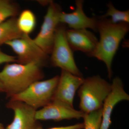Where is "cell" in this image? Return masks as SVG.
<instances>
[{
    "label": "cell",
    "instance_id": "obj_7",
    "mask_svg": "<svg viewBox=\"0 0 129 129\" xmlns=\"http://www.w3.org/2000/svg\"><path fill=\"white\" fill-rule=\"evenodd\" d=\"M5 44L17 54L18 63L25 64L34 62L42 67L48 60V54L44 52L27 35L8 41Z\"/></svg>",
    "mask_w": 129,
    "mask_h": 129
},
{
    "label": "cell",
    "instance_id": "obj_2",
    "mask_svg": "<svg viewBox=\"0 0 129 129\" xmlns=\"http://www.w3.org/2000/svg\"><path fill=\"white\" fill-rule=\"evenodd\" d=\"M41 65L36 63L27 64L8 63L0 72V81L7 97L23 91L32 84L44 77Z\"/></svg>",
    "mask_w": 129,
    "mask_h": 129
},
{
    "label": "cell",
    "instance_id": "obj_4",
    "mask_svg": "<svg viewBox=\"0 0 129 129\" xmlns=\"http://www.w3.org/2000/svg\"><path fill=\"white\" fill-rule=\"evenodd\" d=\"M59 76L36 81L23 91L10 98V101L22 102L37 109L44 107L53 100Z\"/></svg>",
    "mask_w": 129,
    "mask_h": 129
},
{
    "label": "cell",
    "instance_id": "obj_20",
    "mask_svg": "<svg viewBox=\"0 0 129 129\" xmlns=\"http://www.w3.org/2000/svg\"><path fill=\"white\" fill-rule=\"evenodd\" d=\"M84 127L83 123H78L69 126L52 127L48 129H84Z\"/></svg>",
    "mask_w": 129,
    "mask_h": 129
},
{
    "label": "cell",
    "instance_id": "obj_3",
    "mask_svg": "<svg viewBox=\"0 0 129 129\" xmlns=\"http://www.w3.org/2000/svg\"><path fill=\"white\" fill-rule=\"evenodd\" d=\"M111 88V84L100 76L84 79L78 91L80 111L87 114L101 109Z\"/></svg>",
    "mask_w": 129,
    "mask_h": 129
},
{
    "label": "cell",
    "instance_id": "obj_9",
    "mask_svg": "<svg viewBox=\"0 0 129 129\" xmlns=\"http://www.w3.org/2000/svg\"><path fill=\"white\" fill-rule=\"evenodd\" d=\"M84 80L83 77L61 70L52 101L73 107L75 95Z\"/></svg>",
    "mask_w": 129,
    "mask_h": 129
},
{
    "label": "cell",
    "instance_id": "obj_6",
    "mask_svg": "<svg viewBox=\"0 0 129 129\" xmlns=\"http://www.w3.org/2000/svg\"><path fill=\"white\" fill-rule=\"evenodd\" d=\"M61 11L58 5L51 2L40 32L33 39L35 43L47 54L51 53L56 30L60 24L59 19Z\"/></svg>",
    "mask_w": 129,
    "mask_h": 129
},
{
    "label": "cell",
    "instance_id": "obj_18",
    "mask_svg": "<svg viewBox=\"0 0 129 129\" xmlns=\"http://www.w3.org/2000/svg\"><path fill=\"white\" fill-rule=\"evenodd\" d=\"M84 128L100 129L102 120V109L89 113L84 114Z\"/></svg>",
    "mask_w": 129,
    "mask_h": 129
},
{
    "label": "cell",
    "instance_id": "obj_21",
    "mask_svg": "<svg viewBox=\"0 0 129 129\" xmlns=\"http://www.w3.org/2000/svg\"><path fill=\"white\" fill-rule=\"evenodd\" d=\"M0 92H4V88L2 83L0 81Z\"/></svg>",
    "mask_w": 129,
    "mask_h": 129
},
{
    "label": "cell",
    "instance_id": "obj_23",
    "mask_svg": "<svg viewBox=\"0 0 129 129\" xmlns=\"http://www.w3.org/2000/svg\"><path fill=\"white\" fill-rule=\"evenodd\" d=\"M36 129H43V128H42V126H41V127H39V128H37Z\"/></svg>",
    "mask_w": 129,
    "mask_h": 129
},
{
    "label": "cell",
    "instance_id": "obj_13",
    "mask_svg": "<svg viewBox=\"0 0 129 129\" xmlns=\"http://www.w3.org/2000/svg\"><path fill=\"white\" fill-rule=\"evenodd\" d=\"M67 41L73 51H80L89 56L95 50L98 40L87 29H66Z\"/></svg>",
    "mask_w": 129,
    "mask_h": 129
},
{
    "label": "cell",
    "instance_id": "obj_17",
    "mask_svg": "<svg viewBox=\"0 0 129 129\" xmlns=\"http://www.w3.org/2000/svg\"><path fill=\"white\" fill-rule=\"evenodd\" d=\"M16 5L8 0H0V24L11 18L15 17L18 13Z\"/></svg>",
    "mask_w": 129,
    "mask_h": 129
},
{
    "label": "cell",
    "instance_id": "obj_11",
    "mask_svg": "<svg viewBox=\"0 0 129 129\" xmlns=\"http://www.w3.org/2000/svg\"><path fill=\"white\" fill-rule=\"evenodd\" d=\"M111 92L106 98L102 108V120L100 129H109L111 124V115L116 104L123 101H128L129 95L125 91L121 79H113Z\"/></svg>",
    "mask_w": 129,
    "mask_h": 129
},
{
    "label": "cell",
    "instance_id": "obj_5",
    "mask_svg": "<svg viewBox=\"0 0 129 129\" xmlns=\"http://www.w3.org/2000/svg\"><path fill=\"white\" fill-rule=\"evenodd\" d=\"M66 30L63 25L58 26L51 53V63L53 67L60 68L61 70L83 77L75 63L73 50L67 41Z\"/></svg>",
    "mask_w": 129,
    "mask_h": 129
},
{
    "label": "cell",
    "instance_id": "obj_8",
    "mask_svg": "<svg viewBox=\"0 0 129 129\" xmlns=\"http://www.w3.org/2000/svg\"><path fill=\"white\" fill-rule=\"evenodd\" d=\"M8 108L13 110V120L6 129H36L41 125L35 118L37 110L22 102L11 101L6 104Z\"/></svg>",
    "mask_w": 129,
    "mask_h": 129
},
{
    "label": "cell",
    "instance_id": "obj_16",
    "mask_svg": "<svg viewBox=\"0 0 129 129\" xmlns=\"http://www.w3.org/2000/svg\"><path fill=\"white\" fill-rule=\"evenodd\" d=\"M107 11L106 14L100 16L101 17L107 18L110 17V20L113 23H129V11H121L116 9L112 3L110 2L107 5Z\"/></svg>",
    "mask_w": 129,
    "mask_h": 129
},
{
    "label": "cell",
    "instance_id": "obj_14",
    "mask_svg": "<svg viewBox=\"0 0 129 129\" xmlns=\"http://www.w3.org/2000/svg\"><path fill=\"white\" fill-rule=\"evenodd\" d=\"M17 19L16 17L11 18L0 24V45L21 38L25 35L18 28Z\"/></svg>",
    "mask_w": 129,
    "mask_h": 129
},
{
    "label": "cell",
    "instance_id": "obj_10",
    "mask_svg": "<svg viewBox=\"0 0 129 129\" xmlns=\"http://www.w3.org/2000/svg\"><path fill=\"white\" fill-rule=\"evenodd\" d=\"M84 114L83 112L75 110L73 107L52 101L40 110H37L35 118L37 120L59 121L72 119H80L83 118Z\"/></svg>",
    "mask_w": 129,
    "mask_h": 129
},
{
    "label": "cell",
    "instance_id": "obj_22",
    "mask_svg": "<svg viewBox=\"0 0 129 129\" xmlns=\"http://www.w3.org/2000/svg\"><path fill=\"white\" fill-rule=\"evenodd\" d=\"M0 129H6L3 125L1 123H0Z\"/></svg>",
    "mask_w": 129,
    "mask_h": 129
},
{
    "label": "cell",
    "instance_id": "obj_12",
    "mask_svg": "<svg viewBox=\"0 0 129 129\" xmlns=\"http://www.w3.org/2000/svg\"><path fill=\"white\" fill-rule=\"evenodd\" d=\"M82 0H76V9L73 12L67 13L61 12L60 15V23L67 24L72 29H90L97 32L98 18L88 17L83 11Z\"/></svg>",
    "mask_w": 129,
    "mask_h": 129
},
{
    "label": "cell",
    "instance_id": "obj_1",
    "mask_svg": "<svg viewBox=\"0 0 129 129\" xmlns=\"http://www.w3.org/2000/svg\"><path fill=\"white\" fill-rule=\"evenodd\" d=\"M98 19L97 32L100 34V39L95 50L89 56L105 63L108 77L111 79L113 59L120 42L128 32L129 23H113L110 19L100 17Z\"/></svg>",
    "mask_w": 129,
    "mask_h": 129
},
{
    "label": "cell",
    "instance_id": "obj_15",
    "mask_svg": "<svg viewBox=\"0 0 129 129\" xmlns=\"http://www.w3.org/2000/svg\"><path fill=\"white\" fill-rule=\"evenodd\" d=\"M36 20L35 16L32 11L24 10L17 19L18 28L23 34L29 35L34 30Z\"/></svg>",
    "mask_w": 129,
    "mask_h": 129
},
{
    "label": "cell",
    "instance_id": "obj_19",
    "mask_svg": "<svg viewBox=\"0 0 129 129\" xmlns=\"http://www.w3.org/2000/svg\"><path fill=\"white\" fill-rule=\"evenodd\" d=\"M14 62H17V57L8 55L0 51V64Z\"/></svg>",
    "mask_w": 129,
    "mask_h": 129
}]
</instances>
